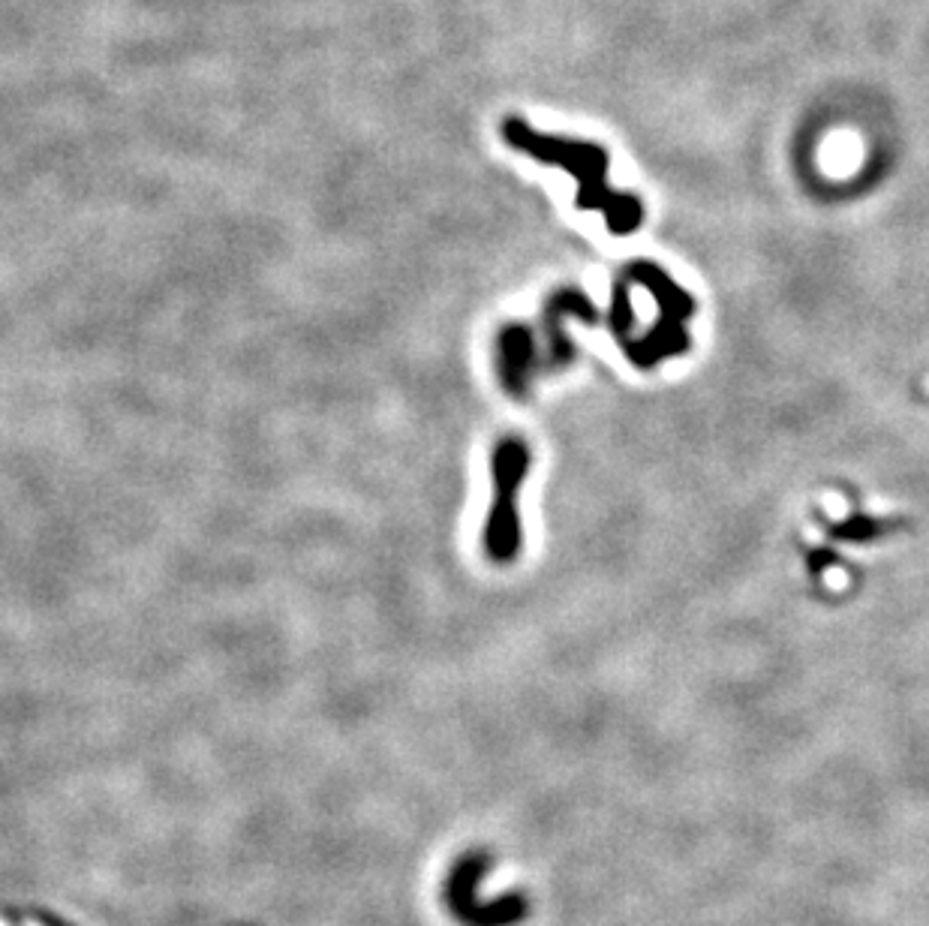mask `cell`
Listing matches in <instances>:
<instances>
[{"instance_id":"obj_1","label":"cell","mask_w":929,"mask_h":926,"mask_svg":"<svg viewBox=\"0 0 929 926\" xmlns=\"http://www.w3.org/2000/svg\"><path fill=\"white\" fill-rule=\"evenodd\" d=\"M503 139L515 151H521V154H527L539 163H548V166H563L572 178H578V184H581L578 205L605 211L614 232L635 229V223L641 217V205L632 196H620L608 187V181H605L608 154L602 148L587 145V142H569V139H560V136L536 133L530 124H524L518 118H509L503 124Z\"/></svg>"},{"instance_id":"obj_2","label":"cell","mask_w":929,"mask_h":926,"mask_svg":"<svg viewBox=\"0 0 929 926\" xmlns=\"http://www.w3.org/2000/svg\"><path fill=\"white\" fill-rule=\"evenodd\" d=\"M530 473V448L518 436H506L494 451V506L485 527V548L497 563H509L521 548V524L515 497Z\"/></svg>"},{"instance_id":"obj_3","label":"cell","mask_w":929,"mask_h":926,"mask_svg":"<svg viewBox=\"0 0 929 926\" xmlns=\"http://www.w3.org/2000/svg\"><path fill=\"white\" fill-rule=\"evenodd\" d=\"M530 364V334L521 325H509L500 334V376L512 394H524Z\"/></svg>"},{"instance_id":"obj_4","label":"cell","mask_w":929,"mask_h":926,"mask_svg":"<svg viewBox=\"0 0 929 926\" xmlns=\"http://www.w3.org/2000/svg\"><path fill=\"white\" fill-rule=\"evenodd\" d=\"M28 926H40V923H28Z\"/></svg>"},{"instance_id":"obj_5","label":"cell","mask_w":929,"mask_h":926,"mask_svg":"<svg viewBox=\"0 0 929 926\" xmlns=\"http://www.w3.org/2000/svg\"><path fill=\"white\" fill-rule=\"evenodd\" d=\"M0 926H7V923H4V920H0Z\"/></svg>"}]
</instances>
